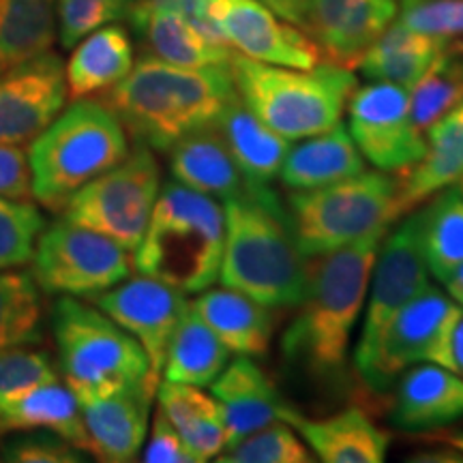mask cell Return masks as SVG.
Masks as SVG:
<instances>
[{
    "label": "cell",
    "instance_id": "6da1fadb",
    "mask_svg": "<svg viewBox=\"0 0 463 463\" xmlns=\"http://www.w3.org/2000/svg\"><path fill=\"white\" fill-rule=\"evenodd\" d=\"M236 97L230 62L178 67L144 56L108 90L103 103L136 144L167 153L183 137L217 125Z\"/></svg>",
    "mask_w": 463,
    "mask_h": 463
},
{
    "label": "cell",
    "instance_id": "9c48e42d",
    "mask_svg": "<svg viewBox=\"0 0 463 463\" xmlns=\"http://www.w3.org/2000/svg\"><path fill=\"white\" fill-rule=\"evenodd\" d=\"M161 191V172L153 148L136 144L118 165L75 191L61 208L62 219L108 236L136 251Z\"/></svg>",
    "mask_w": 463,
    "mask_h": 463
},
{
    "label": "cell",
    "instance_id": "d4e9b609",
    "mask_svg": "<svg viewBox=\"0 0 463 463\" xmlns=\"http://www.w3.org/2000/svg\"><path fill=\"white\" fill-rule=\"evenodd\" d=\"M364 172V159L345 125L305 137L288 150L279 170L281 183L289 191L317 189Z\"/></svg>",
    "mask_w": 463,
    "mask_h": 463
},
{
    "label": "cell",
    "instance_id": "f6af8a7d",
    "mask_svg": "<svg viewBox=\"0 0 463 463\" xmlns=\"http://www.w3.org/2000/svg\"><path fill=\"white\" fill-rule=\"evenodd\" d=\"M260 3L266 5L269 9H273L277 15L283 17V20L292 22V24L297 26L303 24L307 0H260Z\"/></svg>",
    "mask_w": 463,
    "mask_h": 463
},
{
    "label": "cell",
    "instance_id": "7dc6e473",
    "mask_svg": "<svg viewBox=\"0 0 463 463\" xmlns=\"http://www.w3.org/2000/svg\"><path fill=\"white\" fill-rule=\"evenodd\" d=\"M453 358H455L457 373L463 378V317L459 320V324H457V331L453 337Z\"/></svg>",
    "mask_w": 463,
    "mask_h": 463
},
{
    "label": "cell",
    "instance_id": "d6a6232c",
    "mask_svg": "<svg viewBox=\"0 0 463 463\" xmlns=\"http://www.w3.org/2000/svg\"><path fill=\"white\" fill-rule=\"evenodd\" d=\"M416 239L430 273L447 281L463 264V191L447 187L414 213Z\"/></svg>",
    "mask_w": 463,
    "mask_h": 463
},
{
    "label": "cell",
    "instance_id": "f907efd6",
    "mask_svg": "<svg viewBox=\"0 0 463 463\" xmlns=\"http://www.w3.org/2000/svg\"><path fill=\"white\" fill-rule=\"evenodd\" d=\"M457 187H459V189H461V191H463V181H461V183H459V184H457Z\"/></svg>",
    "mask_w": 463,
    "mask_h": 463
},
{
    "label": "cell",
    "instance_id": "ba28073f",
    "mask_svg": "<svg viewBox=\"0 0 463 463\" xmlns=\"http://www.w3.org/2000/svg\"><path fill=\"white\" fill-rule=\"evenodd\" d=\"M399 178L389 172H361L317 189L292 191L288 215L300 251L317 258L350 245L397 219Z\"/></svg>",
    "mask_w": 463,
    "mask_h": 463
},
{
    "label": "cell",
    "instance_id": "5bb4252c",
    "mask_svg": "<svg viewBox=\"0 0 463 463\" xmlns=\"http://www.w3.org/2000/svg\"><path fill=\"white\" fill-rule=\"evenodd\" d=\"M204 11L225 45L242 56L294 69L322 62L314 39L260 0H204Z\"/></svg>",
    "mask_w": 463,
    "mask_h": 463
},
{
    "label": "cell",
    "instance_id": "60d3db41",
    "mask_svg": "<svg viewBox=\"0 0 463 463\" xmlns=\"http://www.w3.org/2000/svg\"><path fill=\"white\" fill-rule=\"evenodd\" d=\"M58 380L61 373L48 352L34 345L0 350V399Z\"/></svg>",
    "mask_w": 463,
    "mask_h": 463
},
{
    "label": "cell",
    "instance_id": "f546056e",
    "mask_svg": "<svg viewBox=\"0 0 463 463\" xmlns=\"http://www.w3.org/2000/svg\"><path fill=\"white\" fill-rule=\"evenodd\" d=\"M133 43L123 26L108 24L90 33L73 48L65 67L67 92L71 99L109 90L131 71Z\"/></svg>",
    "mask_w": 463,
    "mask_h": 463
},
{
    "label": "cell",
    "instance_id": "c3c4849f",
    "mask_svg": "<svg viewBox=\"0 0 463 463\" xmlns=\"http://www.w3.org/2000/svg\"><path fill=\"white\" fill-rule=\"evenodd\" d=\"M447 50L453 52V54H461L463 56V34L459 37H453L447 42Z\"/></svg>",
    "mask_w": 463,
    "mask_h": 463
},
{
    "label": "cell",
    "instance_id": "ab89813d",
    "mask_svg": "<svg viewBox=\"0 0 463 463\" xmlns=\"http://www.w3.org/2000/svg\"><path fill=\"white\" fill-rule=\"evenodd\" d=\"M86 453L48 430H20L0 436V461L7 463H80Z\"/></svg>",
    "mask_w": 463,
    "mask_h": 463
},
{
    "label": "cell",
    "instance_id": "44dd1931",
    "mask_svg": "<svg viewBox=\"0 0 463 463\" xmlns=\"http://www.w3.org/2000/svg\"><path fill=\"white\" fill-rule=\"evenodd\" d=\"M211 392L222 410L228 447L279 420L281 408L286 405L273 380L251 356H239L225 364L223 372L213 380Z\"/></svg>",
    "mask_w": 463,
    "mask_h": 463
},
{
    "label": "cell",
    "instance_id": "4dcf8cb0",
    "mask_svg": "<svg viewBox=\"0 0 463 463\" xmlns=\"http://www.w3.org/2000/svg\"><path fill=\"white\" fill-rule=\"evenodd\" d=\"M159 410L164 412L187 444L195 463L217 459L228 447L225 425L217 399L206 395L202 386L181 384V382H159Z\"/></svg>",
    "mask_w": 463,
    "mask_h": 463
},
{
    "label": "cell",
    "instance_id": "7c38bea8",
    "mask_svg": "<svg viewBox=\"0 0 463 463\" xmlns=\"http://www.w3.org/2000/svg\"><path fill=\"white\" fill-rule=\"evenodd\" d=\"M347 131L363 159L380 172L405 174L427 150L410 116V90L399 84L356 86L347 101Z\"/></svg>",
    "mask_w": 463,
    "mask_h": 463
},
{
    "label": "cell",
    "instance_id": "e0dca14e",
    "mask_svg": "<svg viewBox=\"0 0 463 463\" xmlns=\"http://www.w3.org/2000/svg\"><path fill=\"white\" fill-rule=\"evenodd\" d=\"M399 14V0H307L300 28L322 56L341 67H356Z\"/></svg>",
    "mask_w": 463,
    "mask_h": 463
},
{
    "label": "cell",
    "instance_id": "4fadbf2b",
    "mask_svg": "<svg viewBox=\"0 0 463 463\" xmlns=\"http://www.w3.org/2000/svg\"><path fill=\"white\" fill-rule=\"evenodd\" d=\"M430 286V269L422 260L419 239H416L414 215H410L384 241V247L375 258L367 289L369 298L363 333L354 350L358 373L363 375L369 369L378 352L382 335L386 333L392 317Z\"/></svg>",
    "mask_w": 463,
    "mask_h": 463
},
{
    "label": "cell",
    "instance_id": "e575fe53",
    "mask_svg": "<svg viewBox=\"0 0 463 463\" xmlns=\"http://www.w3.org/2000/svg\"><path fill=\"white\" fill-rule=\"evenodd\" d=\"M43 289L33 270H0V350L43 341Z\"/></svg>",
    "mask_w": 463,
    "mask_h": 463
},
{
    "label": "cell",
    "instance_id": "7402d4cb",
    "mask_svg": "<svg viewBox=\"0 0 463 463\" xmlns=\"http://www.w3.org/2000/svg\"><path fill=\"white\" fill-rule=\"evenodd\" d=\"M425 142L422 159L399 176L397 219L438 191L463 181V101L425 131Z\"/></svg>",
    "mask_w": 463,
    "mask_h": 463
},
{
    "label": "cell",
    "instance_id": "5b68a950",
    "mask_svg": "<svg viewBox=\"0 0 463 463\" xmlns=\"http://www.w3.org/2000/svg\"><path fill=\"white\" fill-rule=\"evenodd\" d=\"M129 150V133L106 103L75 99L28 144L33 198L61 211L75 191L118 165Z\"/></svg>",
    "mask_w": 463,
    "mask_h": 463
},
{
    "label": "cell",
    "instance_id": "4316f807",
    "mask_svg": "<svg viewBox=\"0 0 463 463\" xmlns=\"http://www.w3.org/2000/svg\"><path fill=\"white\" fill-rule=\"evenodd\" d=\"M20 430H48L89 453L78 397L62 380L0 399V436Z\"/></svg>",
    "mask_w": 463,
    "mask_h": 463
},
{
    "label": "cell",
    "instance_id": "603a6c76",
    "mask_svg": "<svg viewBox=\"0 0 463 463\" xmlns=\"http://www.w3.org/2000/svg\"><path fill=\"white\" fill-rule=\"evenodd\" d=\"M167 165L174 181L217 202L242 198L253 187L236 165L215 125L174 144L167 150Z\"/></svg>",
    "mask_w": 463,
    "mask_h": 463
},
{
    "label": "cell",
    "instance_id": "d6986e66",
    "mask_svg": "<svg viewBox=\"0 0 463 463\" xmlns=\"http://www.w3.org/2000/svg\"><path fill=\"white\" fill-rule=\"evenodd\" d=\"M127 20L146 56L178 67L225 65L232 48L213 43L198 28L164 0H136Z\"/></svg>",
    "mask_w": 463,
    "mask_h": 463
},
{
    "label": "cell",
    "instance_id": "681fc988",
    "mask_svg": "<svg viewBox=\"0 0 463 463\" xmlns=\"http://www.w3.org/2000/svg\"><path fill=\"white\" fill-rule=\"evenodd\" d=\"M442 439L449 444V447H453L455 450H459V453H463V433H457V436H447V438H442Z\"/></svg>",
    "mask_w": 463,
    "mask_h": 463
},
{
    "label": "cell",
    "instance_id": "f35d334b",
    "mask_svg": "<svg viewBox=\"0 0 463 463\" xmlns=\"http://www.w3.org/2000/svg\"><path fill=\"white\" fill-rule=\"evenodd\" d=\"M136 0H56V33L71 50L99 28L129 17Z\"/></svg>",
    "mask_w": 463,
    "mask_h": 463
},
{
    "label": "cell",
    "instance_id": "8fae6325",
    "mask_svg": "<svg viewBox=\"0 0 463 463\" xmlns=\"http://www.w3.org/2000/svg\"><path fill=\"white\" fill-rule=\"evenodd\" d=\"M463 309L449 294L430 286L414 297L382 335L378 352L361 378L375 392L389 391L405 369L433 363L457 372L453 337Z\"/></svg>",
    "mask_w": 463,
    "mask_h": 463
},
{
    "label": "cell",
    "instance_id": "f1b7e54d",
    "mask_svg": "<svg viewBox=\"0 0 463 463\" xmlns=\"http://www.w3.org/2000/svg\"><path fill=\"white\" fill-rule=\"evenodd\" d=\"M215 127L249 183L270 184L279 176L289 142L266 127L241 95L223 109Z\"/></svg>",
    "mask_w": 463,
    "mask_h": 463
},
{
    "label": "cell",
    "instance_id": "30bf717a",
    "mask_svg": "<svg viewBox=\"0 0 463 463\" xmlns=\"http://www.w3.org/2000/svg\"><path fill=\"white\" fill-rule=\"evenodd\" d=\"M125 247L67 219L45 225L33 256V275L43 294L92 298L131 277Z\"/></svg>",
    "mask_w": 463,
    "mask_h": 463
},
{
    "label": "cell",
    "instance_id": "484cf974",
    "mask_svg": "<svg viewBox=\"0 0 463 463\" xmlns=\"http://www.w3.org/2000/svg\"><path fill=\"white\" fill-rule=\"evenodd\" d=\"M198 311L217 337L239 356H264L273 339V311L236 289H204L194 300Z\"/></svg>",
    "mask_w": 463,
    "mask_h": 463
},
{
    "label": "cell",
    "instance_id": "277c9868",
    "mask_svg": "<svg viewBox=\"0 0 463 463\" xmlns=\"http://www.w3.org/2000/svg\"><path fill=\"white\" fill-rule=\"evenodd\" d=\"M223 242V206L172 181L159 191L146 232L133 251V269L184 294L204 292L219 279Z\"/></svg>",
    "mask_w": 463,
    "mask_h": 463
},
{
    "label": "cell",
    "instance_id": "3957f363",
    "mask_svg": "<svg viewBox=\"0 0 463 463\" xmlns=\"http://www.w3.org/2000/svg\"><path fill=\"white\" fill-rule=\"evenodd\" d=\"M225 242L219 281L269 309H289L305 297L309 262L300 251L288 208L270 184H253L223 202Z\"/></svg>",
    "mask_w": 463,
    "mask_h": 463
},
{
    "label": "cell",
    "instance_id": "8992f818",
    "mask_svg": "<svg viewBox=\"0 0 463 463\" xmlns=\"http://www.w3.org/2000/svg\"><path fill=\"white\" fill-rule=\"evenodd\" d=\"M230 71L245 106L288 142L341 123L358 86L356 75L335 62L294 69L253 61L239 52H232Z\"/></svg>",
    "mask_w": 463,
    "mask_h": 463
},
{
    "label": "cell",
    "instance_id": "ffe728a7",
    "mask_svg": "<svg viewBox=\"0 0 463 463\" xmlns=\"http://www.w3.org/2000/svg\"><path fill=\"white\" fill-rule=\"evenodd\" d=\"M286 420L324 463H380L386 459L391 438L361 408H350L328 419H307L286 403Z\"/></svg>",
    "mask_w": 463,
    "mask_h": 463
},
{
    "label": "cell",
    "instance_id": "b9f144b4",
    "mask_svg": "<svg viewBox=\"0 0 463 463\" xmlns=\"http://www.w3.org/2000/svg\"><path fill=\"white\" fill-rule=\"evenodd\" d=\"M399 22L439 39L463 34V0H399Z\"/></svg>",
    "mask_w": 463,
    "mask_h": 463
},
{
    "label": "cell",
    "instance_id": "9a60e30c",
    "mask_svg": "<svg viewBox=\"0 0 463 463\" xmlns=\"http://www.w3.org/2000/svg\"><path fill=\"white\" fill-rule=\"evenodd\" d=\"M92 305L99 307L142 345L150 373L159 380L167 345L189 307L187 294L153 277L137 275L92 297Z\"/></svg>",
    "mask_w": 463,
    "mask_h": 463
},
{
    "label": "cell",
    "instance_id": "7a4b0ae2",
    "mask_svg": "<svg viewBox=\"0 0 463 463\" xmlns=\"http://www.w3.org/2000/svg\"><path fill=\"white\" fill-rule=\"evenodd\" d=\"M386 230H375L317 256L316 264L309 266L305 297L297 305L298 314L281 341L289 363L316 378H333L344 369L352 328L363 311Z\"/></svg>",
    "mask_w": 463,
    "mask_h": 463
},
{
    "label": "cell",
    "instance_id": "74e56055",
    "mask_svg": "<svg viewBox=\"0 0 463 463\" xmlns=\"http://www.w3.org/2000/svg\"><path fill=\"white\" fill-rule=\"evenodd\" d=\"M45 219L31 200L0 195V270L31 264Z\"/></svg>",
    "mask_w": 463,
    "mask_h": 463
},
{
    "label": "cell",
    "instance_id": "2e32d148",
    "mask_svg": "<svg viewBox=\"0 0 463 463\" xmlns=\"http://www.w3.org/2000/svg\"><path fill=\"white\" fill-rule=\"evenodd\" d=\"M65 65L54 52L0 73V144L28 146L67 106Z\"/></svg>",
    "mask_w": 463,
    "mask_h": 463
},
{
    "label": "cell",
    "instance_id": "7bdbcfd3",
    "mask_svg": "<svg viewBox=\"0 0 463 463\" xmlns=\"http://www.w3.org/2000/svg\"><path fill=\"white\" fill-rule=\"evenodd\" d=\"M142 461L146 463H195V457L184 444L181 433L170 419L157 410L153 416V427L146 436V447L142 450Z\"/></svg>",
    "mask_w": 463,
    "mask_h": 463
},
{
    "label": "cell",
    "instance_id": "83f0119b",
    "mask_svg": "<svg viewBox=\"0 0 463 463\" xmlns=\"http://www.w3.org/2000/svg\"><path fill=\"white\" fill-rule=\"evenodd\" d=\"M449 39L416 33L403 22H392L356 62L358 71L373 82L412 89L447 50Z\"/></svg>",
    "mask_w": 463,
    "mask_h": 463
},
{
    "label": "cell",
    "instance_id": "ac0fdd59",
    "mask_svg": "<svg viewBox=\"0 0 463 463\" xmlns=\"http://www.w3.org/2000/svg\"><path fill=\"white\" fill-rule=\"evenodd\" d=\"M157 386L144 380L109 395L80 402L89 455L108 463L136 461L146 442Z\"/></svg>",
    "mask_w": 463,
    "mask_h": 463
},
{
    "label": "cell",
    "instance_id": "836d02e7",
    "mask_svg": "<svg viewBox=\"0 0 463 463\" xmlns=\"http://www.w3.org/2000/svg\"><path fill=\"white\" fill-rule=\"evenodd\" d=\"M56 42V0H0V73L45 54Z\"/></svg>",
    "mask_w": 463,
    "mask_h": 463
},
{
    "label": "cell",
    "instance_id": "8d00e7d4",
    "mask_svg": "<svg viewBox=\"0 0 463 463\" xmlns=\"http://www.w3.org/2000/svg\"><path fill=\"white\" fill-rule=\"evenodd\" d=\"M219 463H311L314 455L286 420H273L223 449Z\"/></svg>",
    "mask_w": 463,
    "mask_h": 463
},
{
    "label": "cell",
    "instance_id": "cb8c5ba5",
    "mask_svg": "<svg viewBox=\"0 0 463 463\" xmlns=\"http://www.w3.org/2000/svg\"><path fill=\"white\" fill-rule=\"evenodd\" d=\"M391 420L399 430L422 431L449 425L463 416V378L433 363L405 369Z\"/></svg>",
    "mask_w": 463,
    "mask_h": 463
},
{
    "label": "cell",
    "instance_id": "1f68e13d",
    "mask_svg": "<svg viewBox=\"0 0 463 463\" xmlns=\"http://www.w3.org/2000/svg\"><path fill=\"white\" fill-rule=\"evenodd\" d=\"M230 354L228 345L189 305L167 345L161 373L167 382L211 386L230 363Z\"/></svg>",
    "mask_w": 463,
    "mask_h": 463
},
{
    "label": "cell",
    "instance_id": "bcb514c9",
    "mask_svg": "<svg viewBox=\"0 0 463 463\" xmlns=\"http://www.w3.org/2000/svg\"><path fill=\"white\" fill-rule=\"evenodd\" d=\"M444 283H447L449 297L463 309V264Z\"/></svg>",
    "mask_w": 463,
    "mask_h": 463
},
{
    "label": "cell",
    "instance_id": "52a82bcc",
    "mask_svg": "<svg viewBox=\"0 0 463 463\" xmlns=\"http://www.w3.org/2000/svg\"><path fill=\"white\" fill-rule=\"evenodd\" d=\"M52 337L56 367L78 402L150 380V363L142 345L99 307L75 297H58L52 305Z\"/></svg>",
    "mask_w": 463,
    "mask_h": 463
},
{
    "label": "cell",
    "instance_id": "ee69618b",
    "mask_svg": "<svg viewBox=\"0 0 463 463\" xmlns=\"http://www.w3.org/2000/svg\"><path fill=\"white\" fill-rule=\"evenodd\" d=\"M0 195L14 200H31V167L22 146L0 144Z\"/></svg>",
    "mask_w": 463,
    "mask_h": 463
},
{
    "label": "cell",
    "instance_id": "d590c367",
    "mask_svg": "<svg viewBox=\"0 0 463 463\" xmlns=\"http://www.w3.org/2000/svg\"><path fill=\"white\" fill-rule=\"evenodd\" d=\"M463 101V56L444 50L442 56L410 89V116L422 136L449 109Z\"/></svg>",
    "mask_w": 463,
    "mask_h": 463
}]
</instances>
